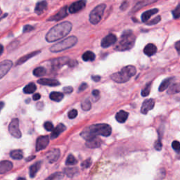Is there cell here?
Here are the masks:
<instances>
[{
  "mask_svg": "<svg viewBox=\"0 0 180 180\" xmlns=\"http://www.w3.org/2000/svg\"><path fill=\"white\" fill-rule=\"evenodd\" d=\"M3 51H4L3 46H2V45H1V44H0V55H2V54L3 53Z\"/></svg>",
  "mask_w": 180,
  "mask_h": 180,
  "instance_id": "cell-55",
  "label": "cell"
},
{
  "mask_svg": "<svg viewBox=\"0 0 180 180\" xmlns=\"http://www.w3.org/2000/svg\"><path fill=\"white\" fill-rule=\"evenodd\" d=\"M151 82L148 83L147 85L145 86V87L142 90V97H147L149 95L150 92H151Z\"/></svg>",
  "mask_w": 180,
  "mask_h": 180,
  "instance_id": "cell-35",
  "label": "cell"
},
{
  "mask_svg": "<svg viewBox=\"0 0 180 180\" xmlns=\"http://www.w3.org/2000/svg\"><path fill=\"white\" fill-rule=\"evenodd\" d=\"M172 15L174 19H177L180 18V4L176 7V9L172 11Z\"/></svg>",
  "mask_w": 180,
  "mask_h": 180,
  "instance_id": "cell-40",
  "label": "cell"
},
{
  "mask_svg": "<svg viewBox=\"0 0 180 180\" xmlns=\"http://www.w3.org/2000/svg\"><path fill=\"white\" fill-rule=\"evenodd\" d=\"M180 92V83L174 84V85H172V87L169 89L168 94H177Z\"/></svg>",
  "mask_w": 180,
  "mask_h": 180,
  "instance_id": "cell-37",
  "label": "cell"
},
{
  "mask_svg": "<svg viewBox=\"0 0 180 180\" xmlns=\"http://www.w3.org/2000/svg\"><path fill=\"white\" fill-rule=\"evenodd\" d=\"M99 91L97 90H94L92 92V95L95 98H98V97H99Z\"/></svg>",
  "mask_w": 180,
  "mask_h": 180,
  "instance_id": "cell-49",
  "label": "cell"
},
{
  "mask_svg": "<svg viewBox=\"0 0 180 180\" xmlns=\"http://www.w3.org/2000/svg\"><path fill=\"white\" fill-rule=\"evenodd\" d=\"M49 143V138L48 136L39 137L36 141V151H39L43 150L48 146Z\"/></svg>",
  "mask_w": 180,
  "mask_h": 180,
  "instance_id": "cell-12",
  "label": "cell"
},
{
  "mask_svg": "<svg viewBox=\"0 0 180 180\" xmlns=\"http://www.w3.org/2000/svg\"><path fill=\"white\" fill-rule=\"evenodd\" d=\"M172 147L177 153L180 152V142L178 141H174L172 143Z\"/></svg>",
  "mask_w": 180,
  "mask_h": 180,
  "instance_id": "cell-41",
  "label": "cell"
},
{
  "mask_svg": "<svg viewBox=\"0 0 180 180\" xmlns=\"http://www.w3.org/2000/svg\"><path fill=\"white\" fill-rule=\"evenodd\" d=\"M46 74V69L43 67H38L33 70V75L35 77H42Z\"/></svg>",
  "mask_w": 180,
  "mask_h": 180,
  "instance_id": "cell-33",
  "label": "cell"
},
{
  "mask_svg": "<svg viewBox=\"0 0 180 180\" xmlns=\"http://www.w3.org/2000/svg\"><path fill=\"white\" fill-rule=\"evenodd\" d=\"M77 115H78V110L75 109L71 110L68 113V118H70V119H74V118H75L76 117H77Z\"/></svg>",
  "mask_w": 180,
  "mask_h": 180,
  "instance_id": "cell-44",
  "label": "cell"
},
{
  "mask_svg": "<svg viewBox=\"0 0 180 180\" xmlns=\"http://www.w3.org/2000/svg\"><path fill=\"white\" fill-rule=\"evenodd\" d=\"M126 4H127V2H124V3L121 5V6H120V9H121L122 10H125V9H126L127 7Z\"/></svg>",
  "mask_w": 180,
  "mask_h": 180,
  "instance_id": "cell-53",
  "label": "cell"
},
{
  "mask_svg": "<svg viewBox=\"0 0 180 180\" xmlns=\"http://www.w3.org/2000/svg\"><path fill=\"white\" fill-rule=\"evenodd\" d=\"M78 169L77 167H69V168H66L64 170V173L69 177H73L76 174H78Z\"/></svg>",
  "mask_w": 180,
  "mask_h": 180,
  "instance_id": "cell-32",
  "label": "cell"
},
{
  "mask_svg": "<svg viewBox=\"0 0 180 180\" xmlns=\"http://www.w3.org/2000/svg\"><path fill=\"white\" fill-rule=\"evenodd\" d=\"M154 147L156 150L157 151H161L162 149V144L161 142V137H159V139L157 140V141L155 142Z\"/></svg>",
  "mask_w": 180,
  "mask_h": 180,
  "instance_id": "cell-39",
  "label": "cell"
},
{
  "mask_svg": "<svg viewBox=\"0 0 180 180\" xmlns=\"http://www.w3.org/2000/svg\"><path fill=\"white\" fill-rule=\"evenodd\" d=\"M78 161L75 158V156L72 154H69L66 161V166H74V165H76Z\"/></svg>",
  "mask_w": 180,
  "mask_h": 180,
  "instance_id": "cell-34",
  "label": "cell"
},
{
  "mask_svg": "<svg viewBox=\"0 0 180 180\" xmlns=\"http://www.w3.org/2000/svg\"><path fill=\"white\" fill-rule=\"evenodd\" d=\"M101 145H102V139L97 137L88 140L86 142V146L88 148H90V149H95V148L100 147Z\"/></svg>",
  "mask_w": 180,
  "mask_h": 180,
  "instance_id": "cell-20",
  "label": "cell"
},
{
  "mask_svg": "<svg viewBox=\"0 0 180 180\" xmlns=\"http://www.w3.org/2000/svg\"><path fill=\"white\" fill-rule=\"evenodd\" d=\"M78 42V38L75 36H70L66 38L63 40L51 46L50 48V51L51 52L57 53L60 51H65L66 49H68L73 47Z\"/></svg>",
  "mask_w": 180,
  "mask_h": 180,
  "instance_id": "cell-5",
  "label": "cell"
},
{
  "mask_svg": "<svg viewBox=\"0 0 180 180\" xmlns=\"http://www.w3.org/2000/svg\"><path fill=\"white\" fill-rule=\"evenodd\" d=\"M18 180H26L25 178H23V177H19Z\"/></svg>",
  "mask_w": 180,
  "mask_h": 180,
  "instance_id": "cell-57",
  "label": "cell"
},
{
  "mask_svg": "<svg viewBox=\"0 0 180 180\" xmlns=\"http://www.w3.org/2000/svg\"><path fill=\"white\" fill-rule=\"evenodd\" d=\"M8 129L10 134L14 137L16 138V139H20L21 137L22 134L19 129V120L18 118H14L11 120L9 125Z\"/></svg>",
  "mask_w": 180,
  "mask_h": 180,
  "instance_id": "cell-8",
  "label": "cell"
},
{
  "mask_svg": "<svg viewBox=\"0 0 180 180\" xmlns=\"http://www.w3.org/2000/svg\"><path fill=\"white\" fill-rule=\"evenodd\" d=\"M136 68L134 66H127L123 68L120 72L113 73L110 78L117 83H125L136 74Z\"/></svg>",
  "mask_w": 180,
  "mask_h": 180,
  "instance_id": "cell-4",
  "label": "cell"
},
{
  "mask_svg": "<svg viewBox=\"0 0 180 180\" xmlns=\"http://www.w3.org/2000/svg\"><path fill=\"white\" fill-rule=\"evenodd\" d=\"M13 168V163L9 161H3L0 162V174L6 173Z\"/></svg>",
  "mask_w": 180,
  "mask_h": 180,
  "instance_id": "cell-18",
  "label": "cell"
},
{
  "mask_svg": "<svg viewBox=\"0 0 180 180\" xmlns=\"http://www.w3.org/2000/svg\"><path fill=\"white\" fill-rule=\"evenodd\" d=\"M117 42V38L115 34H109L106 36L102 41V46L103 48H107L112 46Z\"/></svg>",
  "mask_w": 180,
  "mask_h": 180,
  "instance_id": "cell-14",
  "label": "cell"
},
{
  "mask_svg": "<svg viewBox=\"0 0 180 180\" xmlns=\"http://www.w3.org/2000/svg\"><path fill=\"white\" fill-rule=\"evenodd\" d=\"M34 28L33 26H30V25H26V26H25L23 27V32L25 33H29V32H30L32 30H33Z\"/></svg>",
  "mask_w": 180,
  "mask_h": 180,
  "instance_id": "cell-46",
  "label": "cell"
},
{
  "mask_svg": "<svg viewBox=\"0 0 180 180\" xmlns=\"http://www.w3.org/2000/svg\"><path fill=\"white\" fill-rule=\"evenodd\" d=\"M87 88V84L85 82L82 83L80 85V87H79V92H83V91H85Z\"/></svg>",
  "mask_w": 180,
  "mask_h": 180,
  "instance_id": "cell-47",
  "label": "cell"
},
{
  "mask_svg": "<svg viewBox=\"0 0 180 180\" xmlns=\"http://www.w3.org/2000/svg\"><path fill=\"white\" fill-rule=\"evenodd\" d=\"M92 79L94 81V82H98V81L101 80V77L98 75H95V76H92Z\"/></svg>",
  "mask_w": 180,
  "mask_h": 180,
  "instance_id": "cell-51",
  "label": "cell"
},
{
  "mask_svg": "<svg viewBox=\"0 0 180 180\" xmlns=\"http://www.w3.org/2000/svg\"><path fill=\"white\" fill-rule=\"evenodd\" d=\"M41 98V95L39 94V93H36V94H34L33 95V100H34V101H36V100H39V98Z\"/></svg>",
  "mask_w": 180,
  "mask_h": 180,
  "instance_id": "cell-50",
  "label": "cell"
},
{
  "mask_svg": "<svg viewBox=\"0 0 180 180\" xmlns=\"http://www.w3.org/2000/svg\"><path fill=\"white\" fill-rule=\"evenodd\" d=\"M39 53H40V51H33V52H32L30 54H27V55H26V56H23V57H21L20 59H18V61L16 62V66L21 65V64H23L25 62H26L27 61H28L30 58L34 57V56L38 55V54Z\"/></svg>",
  "mask_w": 180,
  "mask_h": 180,
  "instance_id": "cell-23",
  "label": "cell"
},
{
  "mask_svg": "<svg viewBox=\"0 0 180 180\" xmlns=\"http://www.w3.org/2000/svg\"><path fill=\"white\" fill-rule=\"evenodd\" d=\"M81 108H82V110H85V111H88V110H90L91 109V108H92V103H91L89 99H86L82 103V104H81Z\"/></svg>",
  "mask_w": 180,
  "mask_h": 180,
  "instance_id": "cell-36",
  "label": "cell"
},
{
  "mask_svg": "<svg viewBox=\"0 0 180 180\" xmlns=\"http://www.w3.org/2000/svg\"><path fill=\"white\" fill-rule=\"evenodd\" d=\"M63 92L66 94H70L73 92V88L72 87H66L63 88Z\"/></svg>",
  "mask_w": 180,
  "mask_h": 180,
  "instance_id": "cell-48",
  "label": "cell"
},
{
  "mask_svg": "<svg viewBox=\"0 0 180 180\" xmlns=\"http://www.w3.org/2000/svg\"><path fill=\"white\" fill-rule=\"evenodd\" d=\"M65 65H68L70 67H75L78 65V61L70 59L67 56L55 58L51 61V67L54 70H58Z\"/></svg>",
  "mask_w": 180,
  "mask_h": 180,
  "instance_id": "cell-6",
  "label": "cell"
},
{
  "mask_svg": "<svg viewBox=\"0 0 180 180\" xmlns=\"http://www.w3.org/2000/svg\"><path fill=\"white\" fill-rule=\"evenodd\" d=\"M47 8V2L46 1H41L36 4L34 11L38 15H41Z\"/></svg>",
  "mask_w": 180,
  "mask_h": 180,
  "instance_id": "cell-22",
  "label": "cell"
},
{
  "mask_svg": "<svg viewBox=\"0 0 180 180\" xmlns=\"http://www.w3.org/2000/svg\"><path fill=\"white\" fill-rule=\"evenodd\" d=\"M73 25L70 22L65 21L54 26L46 34V40L48 42H54L65 38L70 33Z\"/></svg>",
  "mask_w": 180,
  "mask_h": 180,
  "instance_id": "cell-2",
  "label": "cell"
},
{
  "mask_svg": "<svg viewBox=\"0 0 180 180\" xmlns=\"http://www.w3.org/2000/svg\"><path fill=\"white\" fill-rule=\"evenodd\" d=\"M3 18H4V17H3ZM0 18V21H1V20H2V18Z\"/></svg>",
  "mask_w": 180,
  "mask_h": 180,
  "instance_id": "cell-59",
  "label": "cell"
},
{
  "mask_svg": "<svg viewBox=\"0 0 180 180\" xmlns=\"http://www.w3.org/2000/svg\"><path fill=\"white\" fill-rule=\"evenodd\" d=\"M157 51L156 46L154 45V44H148L147 45L145 46L144 49V54L148 56H151L154 55Z\"/></svg>",
  "mask_w": 180,
  "mask_h": 180,
  "instance_id": "cell-24",
  "label": "cell"
},
{
  "mask_svg": "<svg viewBox=\"0 0 180 180\" xmlns=\"http://www.w3.org/2000/svg\"><path fill=\"white\" fill-rule=\"evenodd\" d=\"M161 16H158L156 17V18H154L153 20H151V21H149V23H147V25H149V26H151V25H155V24H157L158 23H159L160 21H161Z\"/></svg>",
  "mask_w": 180,
  "mask_h": 180,
  "instance_id": "cell-45",
  "label": "cell"
},
{
  "mask_svg": "<svg viewBox=\"0 0 180 180\" xmlns=\"http://www.w3.org/2000/svg\"><path fill=\"white\" fill-rule=\"evenodd\" d=\"M44 127L45 128L46 130H47V131H52L54 130V125L52 124V122L47 121L46 122H44Z\"/></svg>",
  "mask_w": 180,
  "mask_h": 180,
  "instance_id": "cell-42",
  "label": "cell"
},
{
  "mask_svg": "<svg viewBox=\"0 0 180 180\" xmlns=\"http://www.w3.org/2000/svg\"><path fill=\"white\" fill-rule=\"evenodd\" d=\"M4 106V102H0V112H1V110L2 108H3V107Z\"/></svg>",
  "mask_w": 180,
  "mask_h": 180,
  "instance_id": "cell-54",
  "label": "cell"
},
{
  "mask_svg": "<svg viewBox=\"0 0 180 180\" xmlns=\"http://www.w3.org/2000/svg\"><path fill=\"white\" fill-rule=\"evenodd\" d=\"M38 82L42 85L50 86V87H56V86L60 85V82L57 80H55V79L42 78L39 79Z\"/></svg>",
  "mask_w": 180,
  "mask_h": 180,
  "instance_id": "cell-17",
  "label": "cell"
},
{
  "mask_svg": "<svg viewBox=\"0 0 180 180\" xmlns=\"http://www.w3.org/2000/svg\"><path fill=\"white\" fill-rule=\"evenodd\" d=\"M158 9H154L145 11L144 13H143L142 15V21L143 22H147L153 15L158 13Z\"/></svg>",
  "mask_w": 180,
  "mask_h": 180,
  "instance_id": "cell-26",
  "label": "cell"
},
{
  "mask_svg": "<svg viewBox=\"0 0 180 180\" xmlns=\"http://www.w3.org/2000/svg\"><path fill=\"white\" fill-rule=\"evenodd\" d=\"M63 177V174L62 173H61V172H56V173L51 174L45 180H58L62 178Z\"/></svg>",
  "mask_w": 180,
  "mask_h": 180,
  "instance_id": "cell-38",
  "label": "cell"
},
{
  "mask_svg": "<svg viewBox=\"0 0 180 180\" xmlns=\"http://www.w3.org/2000/svg\"><path fill=\"white\" fill-rule=\"evenodd\" d=\"M91 165H92V161H91V158H89L87 159L86 161H84L82 165H81V166H82L83 168H89L91 166Z\"/></svg>",
  "mask_w": 180,
  "mask_h": 180,
  "instance_id": "cell-43",
  "label": "cell"
},
{
  "mask_svg": "<svg viewBox=\"0 0 180 180\" xmlns=\"http://www.w3.org/2000/svg\"><path fill=\"white\" fill-rule=\"evenodd\" d=\"M96 56L92 51H87L83 54L82 55V59L85 61H93L95 60Z\"/></svg>",
  "mask_w": 180,
  "mask_h": 180,
  "instance_id": "cell-30",
  "label": "cell"
},
{
  "mask_svg": "<svg viewBox=\"0 0 180 180\" xmlns=\"http://www.w3.org/2000/svg\"><path fill=\"white\" fill-rule=\"evenodd\" d=\"M13 66V62L10 60H5L0 62V79L8 73Z\"/></svg>",
  "mask_w": 180,
  "mask_h": 180,
  "instance_id": "cell-9",
  "label": "cell"
},
{
  "mask_svg": "<svg viewBox=\"0 0 180 180\" xmlns=\"http://www.w3.org/2000/svg\"><path fill=\"white\" fill-rule=\"evenodd\" d=\"M175 48L177 50L178 52L180 53V41H178L175 44Z\"/></svg>",
  "mask_w": 180,
  "mask_h": 180,
  "instance_id": "cell-52",
  "label": "cell"
},
{
  "mask_svg": "<svg viewBox=\"0 0 180 180\" xmlns=\"http://www.w3.org/2000/svg\"><path fill=\"white\" fill-rule=\"evenodd\" d=\"M112 128L108 124H96L86 127L81 132V137L85 140L92 139L97 136L108 137L111 134Z\"/></svg>",
  "mask_w": 180,
  "mask_h": 180,
  "instance_id": "cell-1",
  "label": "cell"
},
{
  "mask_svg": "<svg viewBox=\"0 0 180 180\" xmlns=\"http://www.w3.org/2000/svg\"><path fill=\"white\" fill-rule=\"evenodd\" d=\"M86 0H80V1L76 2L75 3L72 4L69 7V12L70 14L78 13L81 10H82L86 6Z\"/></svg>",
  "mask_w": 180,
  "mask_h": 180,
  "instance_id": "cell-10",
  "label": "cell"
},
{
  "mask_svg": "<svg viewBox=\"0 0 180 180\" xmlns=\"http://www.w3.org/2000/svg\"><path fill=\"white\" fill-rule=\"evenodd\" d=\"M61 151L58 149H52L46 154V158L51 163H54L58 161L60 157Z\"/></svg>",
  "mask_w": 180,
  "mask_h": 180,
  "instance_id": "cell-15",
  "label": "cell"
},
{
  "mask_svg": "<svg viewBox=\"0 0 180 180\" xmlns=\"http://www.w3.org/2000/svg\"><path fill=\"white\" fill-rule=\"evenodd\" d=\"M63 97H64L63 94L58 92H53L50 94V95H49L50 99L56 102H61V101H62Z\"/></svg>",
  "mask_w": 180,
  "mask_h": 180,
  "instance_id": "cell-28",
  "label": "cell"
},
{
  "mask_svg": "<svg viewBox=\"0 0 180 180\" xmlns=\"http://www.w3.org/2000/svg\"><path fill=\"white\" fill-rule=\"evenodd\" d=\"M174 78H168L162 81L159 87V92H163L164 90H166V89L168 88L172 81L174 80Z\"/></svg>",
  "mask_w": 180,
  "mask_h": 180,
  "instance_id": "cell-27",
  "label": "cell"
},
{
  "mask_svg": "<svg viewBox=\"0 0 180 180\" xmlns=\"http://www.w3.org/2000/svg\"><path fill=\"white\" fill-rule=\"evenodd\" d=\"M155 100L154 98H149V99L145 100L142 103V106L141 107V113L142 114L146 115L149 111L152 110L155 106Z\"/></svg>",
  "mask_w": 180,
  "mask_h": 180,
  "instance_id": "cell-11",
  "label": "cell"
},
{
  "mask_svg": "<svg viewBox=\"0 0 180 180\" xmlns=\"http://www.w3.org/2000/svg\"><path fill=\"white\" fill-rule=\"evenodd\" d=\"M41 166L42 162L39 161L35 162V163L33 164V166H30L29 169V174L31 178H34V177H35L37 173H38V172L39 170V169H40Z\"/></svg>",
  "mask_w": 180,
  "mask_h": 180,
  "instance_id": "cell-21",
  "label": "cell"
},
{
  "mask_svg": "<svg viewBox=\"0 0 180 180\" xmlns=\"http://www.w3.org/2000/svg\"><path fill=\"white\" fill-rule=\"evenodd\" d=\"M135 39L136 38L132 30L125 31L122 33L118 45L115 47V49L119 51L130 50L134 46Z\"/></svg>",
  "mask_w": 180,
  "mask_h": 180,
  "instance_id": "cell-3",
  "label": "cell"
},
{
  "mask_svg": "<svg viewBox=\"0 0 180 180\" xmlns=\"http://www.w3.org/2000/svg\"><path fill=\"white\" fill-rule=\"evenodd\" d=\"M158 0H137L136 3H135L134 6L132 10V13H134V12L137 11L138 10L147 6V5L154 4Z\"/></svg>",
  "mask_w": 180,
  "mask_h": 180,
  "instance_id": "cell-16",
  "label": "cell"
},
{
  "mask_svg": "<svg viewBox=\"0 0 180 180\" xmlns=\"http://www.w3.org/2000/svg\"><path fill=\"white\" fill-rule=\"evenodd\" d=\"M10 156L14 160H21L23 158V153L21 150H14L10 153Z\"/></svg>",
  "mask_w": 180,
  "mask_h": 180,
  "instance_id": "cell-29",
  "label": "cell"
},
{
  "mask_svg": "<svg viewBox=\"0 0 180 180\" xmlns=\"http://www.w3.org/2000/svg\"><path fill=\"white\" fill-rule=\"evenodd\" d=\"M66 126L63 124H62V123L58 124L57 126L55 128H54V130H52V132H51V139H54L57 138L64 130H66Z\"/></svg>",
  "mask_w": 180,
  "mask_h": 180,
  "instance_id": "cell-19",
  "label": "cell"
},
{
  "mask_svg": "<svg viewBox=\"0 0 180 180\" xmlns=\"http://www.w3.org/2000/svg\"><path fill=\"white\" fill-rule=\"evenodd\" d=\"M128 115H129V113L127 112L125 110H120L115 115V119L118 122L124 123L128 118Z\"/></svg>",
  "mask_w": 180,
  "mask_h": 180,
  "instance_id": "cell-25",
  "label": "cell"
},
{
  "mask_svg": "<svg viewBox=\"0 0 180 180\" xmlns=\"http://www.w3.org/2000/svg\"><path fill=\"white\" fill-rule=\"evenodd\" d=\"M2 14V10H1V9H0V15H1Z\"/></svg>",
  "mask_w": 180,
  "mask_h": 180,
  "instance_id": "cell-58",
  "label": "cell"
},
{
  "mask_svg": "<svg viewBox=\"0 0 180 180\" xmlns=\"http://www.w3.org/2000/svg\"><path fill=\"white\" fill-rule=\"evenodd\" d=\"M106 6L104 4L98 5L94 9L90 14V21L93 25H97L101 21L102 16L104 13Z\"/></svg>",
  "mask_w": 180,
  "mask_h": 180,
  "instance_id": "cell-7",
  "label": "cell"
},
{
  "mask_svg": "<svg viewBox=\"0 0 180 180\" xmlns=\"http://www.w3.org/2000/svg\"><path fill=\"white\" fill-rule=\"evenodd\" d=\"M34 158V156H33V157H30V158H28V159H27V161H30V159H33V158Z\"/></svg>",
  "mask_w": 180,
  "mask_h": 180,
  "instance_id": "cell-56",
  "label": "cell"
},
{
  "mask_svg": "<svg viewBox=\"0 0 180 180\" xmlns=\"http://www.w3.org/2000/svg\"><path fill=\"white\" fill-rule=\"evenodd\" d=\"M68 15V7L65 6L59 10L58 12L54 16L50 17L48 19L49 21H58L66 18Z\"/></svg>",
  "mask_w": 180,
  "mask_h": 180,
  "instance_id": "cell-13",
  "label": "cell"
},
{
  "mask_svg": "<svg viewBox=\"0 0 180 180\" xmlns=\"http://www.w3.org/2000/svg\"><path fill=\"white\" fill-rule=\"evenodd\" d=\"M37 87L35 85V84L32 82L28 84V85H26V87L23 89V92L25 94H30L34 93L36 91Z\"/></svg>",
  "mask_w": 180,
  "mask_h": 180,
  "instance_id": "cell-31",
  "label": "cell"
}]
</instances>
